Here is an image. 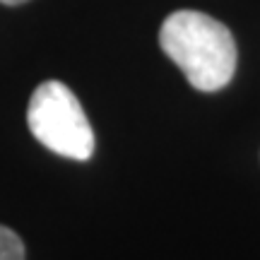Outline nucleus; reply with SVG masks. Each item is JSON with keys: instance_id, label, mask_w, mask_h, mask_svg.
Segmentation results:
<instances>
[{"instance_id": "nucleus-1", "label": "nucleus", "mask_w": 260, "mask_h": 260, "mask_svg": "<svg viewBox=\"0 0 260 260\" xmlns=\"http://www.w3.org/2000/svg\"><path fill=\"white\" fill-rule=\"evenodd\" d=\"M159 44L188 82L200 92H217L236 73V41L222 22L205 12L178 10L164 19Z\"/></svg>"}, {"instance_id": "nucleus-4", "label": "nucleus", "mask_w": 260, "mask_h": 260, "mask_svg": "<svg viewBox=\"0 0 260 260\" xmlns=\"http://www.w3.org/2000/svg\"><path fill=\"white\" fill-rule=\"evenodd\" d=\"M3 5H22V3H27V0H0Z\"/></svg>"}, {"instance_id": "nucleus-2", "label": "nucleus", "mask_w": 260, "mask_h": 260, "mask_svg": "<svg viewBox=\"0 0 260 260\" xmlns=\"http://www.w3.org/2000/svg\"><path fill=\"white\" fill-rule=\"evenodd\" d=\"M27 125L46 149L87 161L94 154V133L70 87L58 80L41 82L27 106Z\"/></svg>"}, {"instance_id": "nucleus-3", "label": "nucleus", "mask_w": 260, "mask_h": 260, "mask_svg": "<svg viewBox=\"0 0 260 260\" xmlns=\"http://www.w3.org/2000/svg\"><path fill=\"white\" fill-rule=\"evenodd\" d=\"M0 260H27L22 239L3 224H0Z\"/></svg>"}]
</instances>
